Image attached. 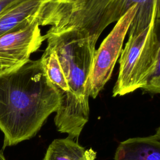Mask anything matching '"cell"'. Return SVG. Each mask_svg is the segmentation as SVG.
<instances>
[{
    "mask_svg": "<svg viewBox=\"0 0 160 160\" xmlns=\"http://www.w3.org/2000/svg\"><path fill=\"white\" fill-rule=\"evenodd\" d=\"M40 59L0 71V130L4 148L34 136L59 106Z\"/></svg>",
    "mask_w": 160,
    "mask_h": 160,
    "instance_id": "cell-1",
    "label": "cell"
},
{
    "mask_svg": "<svg viewBox=\"0 0 160 160\" xmlns=\"http://www.w3.org/2000/svg\"><path fill=\"white\" fill-rule=\"evenodd\" d=\"M56 53L69 86L54 118L58 131L76 140L89 119V77L97 41L74 29L45 34Z\"/></svg>",
    "mask_w": 160,
    "mask_h": 160,
    "instance_id": "cell-2",
    "label": "cell"
},
{
    "mask_svg": "<svg viewBox=\"0 0 160 160\" xmlns=\"http://www.w3.org/2000/svg\"><path fill=\"white\" fill-rule=\"evenodd\" d=\"M159 0H70L51 1L44 8L40 26H50L48 32L74 29L98 41L102 31L117 22L134 5L137 12L128 29V37L135 36L150 24L159 9Z\"/></svg>",
    "mask_w": 160,
    "mask_h": 160,
    "instance_id": "cell-3",
    "label": "cell"
},
{
    "mask_svg": "<svg viewBox=\"0 0 160 160\" xmlns=\"http://www.w3.org/2000/svg\"><path fill=\"white\" fill-rule=\"evenodd\" d=\"M159 22L158 9L147 28L128 37L121 52L113 97L124 96L139 88L153 94L160 92Z\"/></svg>",
    "mask_w": 160,
    "mask_h": 160,
    "instance_id": "cell-4",
    "label": "cell"
},
{
    "mask_svg": "<svg viewBox=\"0 0 160 160\" xmlns=\"http://www.w3.org/2000/svg\"><path fill=\"white\" fill-rule=\"evenodd\" d=\"M134 5L116 23L112 31L95 51L89 77V97L95 99L111 77L121 54L125 36L137 12Z\"/></svg>",
    "mask_w": 160,
    "mask_h": 160,
    "instance_id": "cell-5",
    "label": "cell"
},
{
    "mask_svg": "<svg viewBox=\"0 0 160 160\" xmlns=\"http://www.w3.org/2000/svg\"><path fill=\"white\" fill-rule=\"evenodd\" d=\"M40 18L29 20L0 36L1 71L24 64L41 47L46 37L41 34Z\"/></svg>",
    "mask_w": 160,
    "mask_h": 160,
    "instance_id": "cell-6",
    "label": "cell"
},
{
    "mask_svg": "<svg viewBox=\"0 0 160 160\" xmlns=\"http://www.w3.org/2000/svg\"><path fill=\"white\" fill-rule=\"evenodd\" d=\"M114 160H160V128L152 136L130 138L120 142Z\"/></svg>",
    "mask_w": 160,
    "mask_h": 160,
    "instance_id": "cell-7",
    "label": "cell"
},
{
    "mask_svg": "<svg viewBox=\"0 0 160 160\" xmlns=\"http://www.w3.org/2000/svg\"><path fill=\"white\" fill-rule=\"evenodd\" d=\"M54 0H19L0 14V36L32 19L41 18L46 5Z\"/></svg>",
    "mask_w": 160,
    "mask_h": 160,
    "instance_id": "cell-8",
    "label": "cell"
},
{
    "mask_svg": "<svg viewBox=\"0 0 160 160\" xmlns=\"http://www.w3.org/2000/svg\"><path fill=\"white\" fill-rule=\"evenodd\" d=\"M96 152L86 149L78 141L68 137L54 139L49 146L43 160H94Z\"/></svg>",
    "mask_w": 160,
    "mask_h": 160,
    "instance_id": "cell-9",
    "label": "cell"
},
{
    "mask_svg": "<svg viewBox=\"0 0 160 160\" xmlns=\"http://www.w3.org/2000/svg\"><path fill=\"white\" fill-rule=\"evenodd\" d=\"M40 61L49 80L58 91L59 99H63L69 93V86L56 53L46 47Z\"/></svg>",
    "mask_w": 160,
    "mask_h": 160,
    "instance_id": "cell-10",
    "label": "cell"
},
{
    "mask_svg": "<svg viewBox=\"0 0 160 160\" xmlns=\"http://www.w3.org/2000/svg\"><path fill=\"white\" fill-rule=\"evenodd\" d=\"M19 0H0V14Z\"/></svg>",
    "mask_w": 160,
    "mask_h": 160,
    "instance_id": "cell-11",
    "label": "cell"
},
{
    "mask_svg": "<svg viewBox=\"0 0 160 160\" xmlns=\"http://www.w3.org/2000/svg\"><path fill=\"white\" fill-rule=\"evenodd\" d=\"M0 160H6V158H4L3 154L0 151Z\"/></svg>",
    "mask_w": 160,
    "mask_h": 160,
    "instance_id": "cell-12",
    "label": "cell"
},
{
    "mask_svg": "<svg viewBox=\"0 0 160 160\" xmlns=\"http://www.w3.org/2000/svg\"><path fill=\"white\" fill-rule=\"evenodd\" d=\"M54 1H58V2H66V1H68L70 0H54Z\"/></svg>",
    "mask_w": 160,
    "mask_h": 160,
    "instance_id": "cell-13",
    "label": "cell"
},
{
    "mask_svg": "<svg viewBox=\"0 0 160 160\" xmlns=\"http://www.w3.org/2000/svg\"><path fill=\"white\" fill-rule=\"evenodd\" d=\"M0 71H1V68H0Z\"/></svg>",
    "mask_w": 160,
    "mask_h": 160,
    "instance_id": "cell-14",
    "label": "cell"
}]
</instances>
